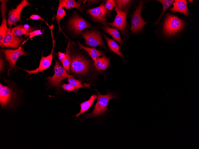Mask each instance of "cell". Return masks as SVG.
<instances>
[{
  "mask_svg": "<svg viewBox=\"0 0 199 149\" xmlns=\"http://www.w3.org/2000/svg\"><path fill=\"white\" fill-rule=\"evenodd\" d=\"M68 26L70 30L77 34H81L83 29L91 27L85 20L77 15H75L69 20Z\"/></svg>",
  "mask_w": 199,
  "mask_h": 149,
  "instance_id": "7",
  "label": "cell"
},
{
  "mask_svg": "<svg viewBox=\"0 0 199 149\" xmlns=\"http://www.w3.org/2000/svg\"><path fill=\"white\" fill-rule=\"evenodd\" d=\"M1 51L4 54L6 60L12 68H15L16 62L20 57L27 54V52L21 47L16 50L2 49Z\"/></svg>",
  "mask_w": 199,
  "mask_h": 149,
  "instance_id": "12",
  "label": "cell"
},
{
  "mask_svg": "<svg viewBox=\"0 0 199 149\" xmlns=\"http://www.w3.org/2000/svg\"><path fill=\"white\" fill-rule=\"evenodd\" d=\"M102 28L106 33L111 35L121 46L122 45V41L119 32L117 29L109 27L105 24H104Z\"/></svg>",
  "mask_w": 199,
  "mask_h": 149,
  "instance_id": "20",
  "label": "cell"
},
{
  "mask_svg": "<svg viewBox=\"0 0 199 149\" xmlns=\"http://www.w3.org/2000/svg\"><path fill=\"white\" fill-rule=\"evenodd\" d=\"M71 72L76 74H85L90 68L89 62L85 58L78 55H73L70 65Z\"/></svg>",
  "mask_w": 199,
  "mask_h": 149,
  "instance_id": "4",
  "label": "cell"
},
{
  "mask_svg": "<svg viewBox=\"0 0 199 149\" xmlns=\"http://www.w3.org/2000/svg\"><path fill=\"white\" fill-rule=\"evenodd\" d=\"M173 7L170 10L175 13L179 12L188 16L189 14L187 6V1L185 0H176L173 3Z\"/></svg>",
  "mask_w": 199,
  "mask_h": 149,
  "instance_id": "16",
  "label": "cell"
},
{
  "mask_svg": "<svg viewBox=\"0 0 199 149\" xmlns=\"http://www.w3.org/2000/svg\"><path fill=\"white\" fill-rule=\"evenodd\" d=\"M23 40L24 39L22 37L14 36L12 33L11 29L10 28H7L0 45L2 47L17 48Z\"/></svg>",
  "mask_w": 199,
  "mask_h": 149,
  "instance_id": "11",
  "label": "cell"
},
{
  "mask_svg": "<svg viewBox=\"0 0 199 149\" xmlns=\"http://www.w3.org/2000/svg\"><path fill=\"white\" fill-rule=\"evenodd\" d=\"M58 7H64L66 9L75 8L80 11L82 9L79 2H76L73 0H60Z\"/></svg>",
  "mask_w": 199,
  "mask_h": 149,
  "instance_id": "18",
  "label": "cell"
},
{
  "mask_svg": "<svg viewBox=\"0 0 199 149\" xmlns=\"http://www.w3.org/2000/svg\"><path fill=\"white\" fill-rule=\"evenodd\" d=\"M58 55L59 59L62 62L65 57L66 55H65L64 53H62L60 52H58Z\"/></svg>",
  "mask_w": 199,
  "mask_h": 149,
  "instance_id": "33",
  "label": "cell"
},
{
  "mask_svg": "<svg viewBox=\"0 0 199 149\" xmlns=\"http://www.w3.org/2000/svg\"><path fill=\"white\" fill-rule=\"evenodd\" d=\"M67 76V81L69 83L72 84L76 87V91L80 88H83L84 87L80 80L75 79L73 76L68 74Z\"/></svg>",
  "mask_w": 199,
  "mask_h": 149,
  "instance_id": "25",
  "label": "cell"
},
{
  "mask_svg": "<svg viewBox=\"0 0 199 149\" xmlns=\"http://www.w3.org/2000/svg\"><path fill=\"white\" fill-rule=\"evenodd\" d=\"M78 44L80 48L81 49H83L86 51L94 61L96 60L98 57L102 56L103 54V53L100 51L94 48H90L85 46L79 42Z\"/></svg>",
  "mask_w": 199,
  "mask_h": 149,
  "instance_id": "22",
  "label": "cell"
},
{
  "mask_svg": "<svg viewBox=\"0 0 199 149\" xmlns=\"http://www.w3.org/2000/svg\"><path fill=\"white\" fill-rule=\"evenodd\" d=\"M62 62L64 68L65 70L69 72L71 63V57H70L69 50L67 51L66 57Z\"/></svg>",
  "mask_w": 199,
  "mask_h": 149,
  "instance_id": "28",
  "label": "cell"
},
{
  "mask_svg": "<svg viewBox=\"0 0 199 149\" xmlns=\"http://www.w3.org/2000/svg\"><path fill=\"white\" fill-rule=\"evenodd\" d=\"M13 97L12 90L9 86L0 84V103L2 108H5L9 104Z\"/></svg>",
  "mask_w": 199,
  "mask_h": 149,
  "instance_id": "14",
  "label": "cell"
},
{
  "mask_svg": "<svg viewBox=\"0 0 199 149\" xmlns=\"http://www.w3.org/2000/svg\"><path fill=\"white\" fill-rule=\"evenodd\" d=\"M8 0H0L1 12L2 17V21L0 26V43L2 41L7 30V20L5 16L7 11V3Z\"/></svg>",
  "mask_w": 199,
  "mask_h": 149,
  "instance_id": "15",
  "label": "cell"
},
{
  "mask_svg": "<svg viewBox=\"0 0 199 149\" xmlns=\"http://www.w3.org/2000/svg\"><path fill=\"white\" fill-rule=\"evenodd\" d=\"M157 1L161 3L162 4L163 11L160 15L158 19L154 23L155 25H156L158 23L163 14L171 6L174 1L173 0H158Z\"/></svg>",
  "mask_w": 199,
  "mask_h": 149,
  "instance_id": "23",
  "label": "cell"
},
{
  "mask_svg": "<svg viewBox=\"0 0 199 149\" xmlns=\"http://www.w3.org/2000/svg\"><path fill=\"white\" fill-rule=\"evenodd\" d=\"M110 59L105 56L101 57H98L94 61V65L96 69L99 71L105 70L109 66Z\"/></svg>",
  "mask_w": 199,
  "mask_h": 149,
  "instance_id": "17",
  "label": "cell"
},
{
  "mask_svg": "<svg viewBox=\"0 0 199 149\" xmlns=\"http://www.w3.org/2000/svg\"><path fill=\"white\" fill-rule=\"evenodd\" d=\"M29 18L34 20H40L41 21H43L45 22L46 24H47L48 26V24L46 23L44 19L38 15L35 14L32 15L30 16Z\"/></svg>",
  "mask_w": 199,
  "mask_h": 149,
  "instance_id": "32",
  "label": "cell"
},
{
  "mask_svg": "<svg viewBox=\"0 0 199 149\" xmlns=\"http://www.w3.org/2000/svg\"><path fill=\"white\" fill-rule=\"evenodd\" d=\"M52 25L49 27L51 30V33L52 38L53 46L52 49L51 53L48 56L44 57L42 56L41 60L40 62L39 66L36 69L29 70H24L28 73L29 75L32 74H35L39 72H42L44 70L49 68L51 66L53 59V52L54 50L55 41L54 40L52 35V29L53 26Z\"/></svg>",
  "mask_w": 199,
  "mask_h": 149,
  "instance_id": "6",
  "label": "cell"
},
{
  "mask_svg": "<svg viewBox=\"0 0 199 149\" xmlns=\"http://www.w3.org/2000/svg\"><path fill=\"white\" fill-rule=\"evenodd\" d=\"M143 4V1H140L132 15L131 26L130 29L132 33L137 34L142 31L145 25L148 23L144 21L141 15Z\"/></svg>",
  "mask_w": 199,
  "mask_h": 149,
  "instance_id": "3",
  "label": "cell"
},
{
  "mask_svg": "<svg viewBox=\"0 0 199 149\" xmlns=\"http://www.w3.org/2000/svg\"><path fill=\"white\" fill-rule=\"evenodd\" d=\"M115 10L117 14L114 21L112 23H108V24L118 29L122 33L125 32L127 26L126 16L127 10L122 11L115 7Z\"/></svg>",
  "mask_w": 199,
  "mask_h": 149,
  "instance_id": "8",
  "label": "cell"
},
{
  "mask_svg": "<svg viewBox=\"0 0 199 149\" xmlns=\"http://www.w3.org/2000/svg\"><path fill=\"white\" fill-rule=\"evenodd\" d=\"M97 101L94 106L93 110L90 113L85 115L84 117L88 118L96 117L103 114L107 112V106L109 101L113 98L117 99L114 94L109 92H108L105 95L101 94L96 90Z\"/></svg>",
  "mask_w": 199,
  "mask_h": 149,
  "instance_id": "2",
  "label": "cell"
},
{
  "mask_svg": "<svg viewBox=\"0 0 199 149\" xmlns=\"http://www.w3.org/2000/svg\"><path fill=\"white\" fill-rule=\"evenodd\" d=\"M104 37L107 42L110 50L123 58V55L119 51L120 48L118 44L113 40L108 37L104 35Z\"/></svg>",
  "mask_w": 199,
  "mask_h": 149,
  "instance_id": "21",
  "label": "cell"
},
{
  "mask_svg": "<svg viewBox=\"0 0 199 149\" xmlns=\"http://www.w3.org/2000/svg\"><path fill=\"white\" fill-rule=\"evenodd\" d=\"M3 61H2V59L1 60V58H0V70H1V69H2V68H3Z\"/></svg>",
  "mask_w": 199,
  "mask_h": 149,
  "instance_id": "34",
  "label": "cell"
},
{
  "mask_svg": "<svg viewBox=\"0 0 199 149\" xmlns=\"http://www.w3.org/2000/svg\"><path fill=\"white\" fill-rule=\"evenodd\" d=\"M66 15V12L65 10L61 8L58 7L57 10L56 15H54L59 26V32H60L62 29L60 25V20Z\"/></svg>",
  "mask_w": 199,
  "mask_h": 149,
  "instance_id": "27",
  "label": "cell"
},
{
  "mask_svg": "<svg viewBox=\"0 0 199 149\" xmlns=\"http://www.w3.org/2000/svg\"><path fill=\"white\" fill-rule=\"evenodd\" d=\"M54 68V75L52 76L48 77L47 80L50 85L58 88L60 87L61 82L68 78V73L56 60Z\"/></svg>",
  "mask_w": 199,
  "mask_h": 149,
  "instance_id": "5",
  "label": "cell"
},
{
  "mask_svg": "<svg viewBox=\"0 0 199 149\" xmlns=\"http://www.w3.org/2000/svg\"><path fill=\"white\" fill-rule=\"evenodd\" d=\"M88 12L94 21L102 23L105 22L108 10L104 4H102L98 7L88 9Z\"/></svg>",
  "mask_w": 199,
  "mask_h": 149,
  "instance_id": "13",
  "label": "cell"
},
{
  "mask_svg": "<svg viewBox=\"0 0 199 149\" xmlns=\"http://www.w3.org/2000/svg\"><path fill=\"white\" fill-rule=\"evenodd\" d=\"M12 33L15 36H21L28 34L29 30L21 25H18L12 29Z\"/></svg>",
  "mask_w": 199,
  "mask_h": 149,
  "instance_id": "24",
  "label": "cell"
},
{
  "mask_svg": "<svg viewBox=\"0 0 199 149\" xmlns=\"http://www.w3.org/2000/svg\"><path fill=\"white\" fill-rule=\"evenodd\" d=\"M116 6L118 9L123 11V10H127L129 4L131 1L129 0H119L115 1Z\"/></svg>",
  "mask_w": 199,
  "mask_h": 149,
  "instance_id": "26",
  "label": "cell"
},
{
  "mask_svg": "<svg viewBox=\"0 0 199 149\" xmlns=\"http://www.w3.org/2000/svg\"><path fill=\"white\" fill-rule=\"evenodd\" d=\"M115 6L116 2L114 0H108L107 1L105 7L108 10H111Z\"/></svg>",
  "mask_w": 199,
  "mask_h": 149,
  "instance_id": "30",
  "label": "cell"
},
{
  "mask_svg": "<svg viewBox=\"0 0 199 149\" xmlns=\"http://www.w3.org/2000/svg\"><path fill=\"white\" fill-rule=\"evenodd\" d=\"M62 88L67 91H73L76 90V87L72 84H64L61 85Z\"/></svg>",
  "mask_w": 199,
  "mask_h": 149,
  "instance_id": "29",
  "label": "cell"
},
{
  "mask_svg": "<svg viewBox=\"0 0 199 149\" xmlns=\"http://www.w3.org/2000/svg\"><path fill=\"white\" fill-rule=\"evenodd\" d=\"M85 40V44L91 47L98 46L105 47L100 33L93 31H86L81 34Z\"/></svg>",
  "mask_w": 199,
  "mask_h": 149,
  "instance_id": "9",
  "label": "cell"
},
{
  "mask_svg": "<svg viewBox=\"0 0 199 149\" xmlns=\"http://www.w3.org/2000/svg\"><path fill=\"white\" fill-rule=\"evenodd\" d=\"M42 33L41 32V30H36L32 32H29V38L31 39L35 36L42 35Z\"/></svg>",
  "mask_w": 199,
  "mask_h": 149,
  "instance_id": "31",
  "label": "cell"
},
{
  "mask_svg": "<svg viewBox=\"0 0 199 149\" xmlns=\"http://www.w3.org/2000/svg\"><path fill=\"white\" fill-rule=\"evenodd\" d=\"M97 98V96L96 95L92 94L88 100L80 103V112L78 113L73 117L75 116L77 118L81 115L84 114L91 107L94 100Z\"/></svg>",
  "mask_w": 199,
  "mask_h": 149,
  "instance_id": "19",
  "label": "cell"
},
{
  "mask_svg": "<svg viewBox=\"0 0 199 149\" xmlns=\"http://www.w3.org/2000/svg\"><path fill=\"white\" fill-rule=\"evenodd\" d=\"M185 25L184 21L176 15L167 13L164 23L163 32L166 36L171 37L182 32Z\"/></svg>",
  "mask_w": 199,
  "mask_h": 149,
  "instance_id": "1",
  "label": "cell"
},
{
  "mask_svg": "<svg viewBox=\"0 0 199 149\" xmlns=\"http://www.w3.org/2000/svg\"><path fill=\"white\" fill-rule=\"evenodd\" d=\"M30 4L26 0H22L15 9H12L8 13L7 23L8 26L10 27L14 23L18 21H21V12L25 7L29 6Z\"/></svg>",
  "mask_w": 199,
  "mask_h": 149,
  "instance_id": "10",
  "label": "cell"
}]
</instances>
